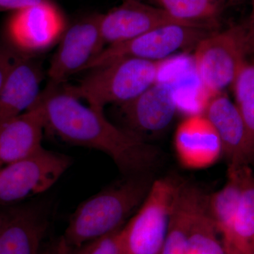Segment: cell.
I'll return each instance as SVG.
<instances>
[{
	"mask_svg": "<svg viewBox=\"0 0 254 254\" xmlns=\"http://www.w3.org/2000/svg\"><path fill=\"white\" fill-rule=\"evenodd\" d=\"M38 102L44 110L46 129L69 144L103 152L125 175L148 174L158 163L156 147L114 125L104 110L83 104L63 86L48 85Z\"/></svg>",
	"mask_w": 254,
	"mask_h": 254,
	"instance_id": "6da1fadb",
	"label": "cell"
},
{
	"mask_svg": "<svg viewBox=\"0 0 254 254\" xmlns=\"http://www.w3.org/2000/svg\"><path fill=\"white\" fill-rule=\"evenodd\" d=\"M154 180L148 174L131 175L78 205L63 237L71 248L119 231L140 208Z\"/></svg>",
	"mask_w": 254,
	"mask_h": 254,
	"instance_id": "7a4b0ae2",
	"label": "cell"
},
{
	"mask_svg": "<svg viewBox=\"0 0 254 254\" xmlns=\"http://www.w3.org/2000/svg\"><path fill=\"white\" fill-rule=\"evenodd\" d=\"M161 63L123 58L93 69L75 85L64 89L87 104L103 110L110 104L129 103L158 81Z\"/></svg>",
	"mask_w": 254,
	"mask_h": 254,
	"instance_id": "3957f363",
	"label": "cell"
},
{
	"mask_svg": "<svg viewBox=\"0 0 254 254\" xmlns=\"http://www.w3.org/2000/svg\"><path fill=\"white\" fill-rule=\"evenodd\" d=\"M182 181L154 180L143 203L119 232L124 254H160Z\"/></svg>",
	"mask_w": 254,
	"mask_h": 254,
	"instance_id": "277c9868",
	"label": "cell"
},
{
	"mask_svg": "<svg viewBox=\"0 0 254 254\" xmlns=\"http://www.w3.org/2000/svg\"><path fill=\"white\" fill-rule=\"evenodd\" d=\"M252 43L242 26L210 33L195 48L194 65L201 84L210 95L222 93L234 82L248 60Z\"/></svg>",
	"mask_w": 254,
	"mask_h": 254,
	"instance_id": "5b68a950",
	"label": "cell"
},
{
	"mask_svg": "<svg viewBox=\"0 0 254 254\" xmlns=\"http://www.w3.org/2000/svg\"><path fill=\"white\" fill-rule=\"evenodd\" d=\"M212 27L214 26L188 23L164 25L129 41L105 47L85 71L123 58L161 63L181 50L196 46L210 33Z\"/></svg>",
	"mask_w": 254,
	"mask_h": 254,
	"instance_id": "8992f818",
	"label": "cell"
},
{
	"mask_svg": "<svg viewBox=\"0 0 254 254\" xmlns=\"http://www.w3.org/2000/svg\"><path fill=\"white\" fill-rule=\"evenodd\" d=\"M72 164L70 157L42 148L0 168V204L8 205L50 190Z\"/></svg>",
	"mask_w": 254,
	"mask_h": 254,
	"instance_id": "52a82bcc",
	"label": "cell"
},
{
	"mask_svg": "<svg viewBox=\"0 0 254 254\" xmlns=\"http://www.w3.org/2000/svg\"><path fill=\"white\" fill-rule=\"evenodd\" d=\"M100 14L91 15L65 29L48 68V85L64 86L68 78L84 71L105 48Z\"/></svg>",
	"mask_w": 254,
	"mask_h": 254,
	"instance_id": "ba28073f",
	"label": "cell"
},
{
	"mask_svg": "<svg viewBox=\"0 0 254 254\" xmlns=\"http://www.w3.org/2000/svg\"><path fill=\"white\" fill-rule=\"evenodd\" d=\"M64 31L63 16L50 1L13 13L6 33L11 49L30 56L55 45Z\"/></svg>",
	"mask_w": 254,
	"mask_h": 254,
	"instance_id": "9c48e42d",
	"label": "cell"
},
{
	"mask_svg": "<svg viewBox=\"0 0 254 254\" xmlns=\"http://www.w3.org/2000/svg\"><path fill=\"white\" fill-rule=\"evenodd\" d=\"M100 29L105 46L129 41L155 28L179 21L160 7L150 6L141 0H125L106 14H100Z\"/></svg>",
	"mask_w": 254,
	"mask_h": 254,
	"instance_id": "30bf717a",
	"label": "cell"
},
{
	"mask_svg": "<svg viewBox=\"0 0 254 254\" xmlns=\"http://www.w3.org/2000/svg\"><path fill=\"white\" fill-rule=\"evenodd\" d=\"M120 107L129 127L128 129L143 138V135L158 134L166 130L179 109L173 85L158 81L135 99Z\"/></svg>",
	"mask_w": 254,
	"mask_h": 254,
	"instance_id": "8fae6325",
	"label": "cell"
},
{
	"mask_svg": "<svg viewBox=\"0 0 254 254\" xmlns=\"http://www.w3.org/2000/svg\"><path fill=\"white\" fill-rule=\"evenodd\" d=\"M174 143L179 162L190 170L208 168L223 155L220 137L204 114L188 115L182 120Z\"/></svg>",
	"mask_w": 254,
	"mask_h": 254,
	"instance_id": "7c38bea8",
	"label": "cell"
},
{
	"mask_svg": "<svg viewBox=\"0 0 254 254\" xmlns=\"http://www.w3.org/2000/svg\"><path fill=\"white\" fill-rule=\"evenodd\" d=\"M203 114L216 130L229 165H250L254 160L247 128L236 105L224 92L212 95Z\"/></svg>",
	"mask_w": 254,
	"mask_h": 254,
	"instance_id": "4fadbf2b",
	"label": "cell"
},
{
	"mask_svg": "<svg viewBox=\"0 0 254 254\" xmlns=\"http://www.w3.org/2000/svg\"><path fill=\"white\" fill-rule=\"evenodd\" d=\"M43 78L38 63L29 56H18L0 89V127L36 104Z\"/></svg>",
	"mask_w": 254,
	"mask_h": 254,
	"instance_id": "5bb4252c",
	"label": "cell"
},
{
	"mask_svg": "<svg viewBox=\"0 0 254 254\" xmlns=\"http://www.w3.org/2000/svg\"><path fill=\"white\" fill-rule=\"evenodd\" d=\"M2 215L0 254H41L48 227L45 214L36 207L21 205Z\"/></svg>",
	"mask_w": 254,
	"mask_h": 254,
	"instance_id": "9a60e30c",
	"label": "cell"
},
{
	"mask_svg": "<svg viewBox=\"0 0 254 254\" xmlns=\"http://www.w3.org/2000/svg\"><path fill=\"white\" fill-rule=\"evenodd\" d=\"M46 117L42 105L36 104L0 127V164L21 160L43 148Z\"/></svg>",
	"mask_w": 254,
	"mask_h": 254,
	"instance_id": "2e32d148",
	"label": "cell"
},
{
	"mask_svg": "<svg viewBox=\"0 0 254 254\" xmlns=\"http://www.w3.org/2000/svg\"><path fill=\"white\" fill-rule=\"evenodd\" d=\"M205 193L198 187L182 181L170 228L160 254H185L189 233L195 215L204 203Z\"/></svg>",
	"mask_w": 254,
	"mask_h": 254,
	"instance_id": "e0dca14e",
	"label": "cell"
},
{
	"mask_svg": "<svg viewBox=\"0 0 254 254\" xmlns=\"http://www.w3.org/2000/svg\"><path fill=\"white\" fill-rule=\"evenodd\" d=\"M221 241L226 254H254V173L244 170L240 203L235 218Z\"/></svg>",
	"mask_w": 254,
	"mask_h": 254,
	"instance_id": "ac0fdd59",
	"label": "cell"
},
{
	"mask_svg": "<svg viewBox=\"0 0 254 254\" xmlns=\"http://www.w3.org/2000/svg\"><path fill=\"white\" fill-rule=\"evenodd\" d=\"M170 16L183 22L215 26L223 0H154Z\"/></svg>",
	"mask_w": 254,
	"mask_h": 254,
	"instance_id": "d6986e66",
	"label": "cell"
},
{
	"mask_svg": "<svg viewBox=\"0 0 254 254\" xmlns=\"http://www.w3.org/2000/svg\"><path fill=\"white\" fill-rule=\"evenodd\" d=\"M232 87L235 103L245 124L254 160V60L245 63Z\"/></svg>",
	"mask_w": 254,
	"mask_h": 254,
	"instance_id": "ffe728a7",
	"label": "cell"
},
{
	"mask_svg": "<svg viewBox=\"0 0 254 254\" xmlns=\"http://www.w3.org/2000/svg\"><path fill=\"white\" fill-rule=\"evenodd\" d=\"M120 230L92 241L79 248H73V254H124L119 236Z\"/></svg>",
	"mask_w": 254,
	"mask_h": 254,
	"instance_id": "44dd1931",
	"label": "cell"
},
{
	"mask_svg": "<svg viewBox=\"0 0 254 254\" xmlns=\"http://www.w3.org/2000/svg\"><path fill=\"white\" fill-rule=\"evenodd\" d=\"M19 55L12 49H0V89Z\"/></svg>",
	"mask_w": 254,
	"mask_h": 254,
	"instance_id": "7402d4cb",
	"label": "cell"
},
{
	"mask_svg": "<svg viewBox=\"0 0 254 254\" xmlns=\"http://www.w3.org/2000/svg\"><path fill=\"white\" fill-rule=\"evenodd\" d=\"M48 1L50 0H0V12L9 11L16 12Z\"/></svg>",
	"mask_w": 254,
	"mask_h": 254,
	"instance_id": "603a6c76",
	"label": "cell"
},
{
	"mask_svg": "<svg viewBox=\"0 0 254 254\" xmlns=\"http://www.w3.org/2000/svg\"><path fill=\"white\" fill-rule=\"evenodd\" d=\"M71 247L66 244L63 237L48 247H43L41 254H69Z\"/></svg>",
	"mask_w": 254,
	"mask_h": 254,
	"instance_id": "cb8c5ba5",
	"label": "cell"
},
{
	"mask_svg": "<svg viewBox=\"0 0 254 254\" xmlns=\"http://www.w3.org/2000/svg\"><path fill=\"white\" fill-rule=\"evenodd\" d=\"M251 38L254 46V0H253V14H252V28L250 32Z\"/></svg>",
	"mask_w": 254,
	"mask_h": 254,
	"instance_id": "d4e9b609",
	"label": "cell"
},
{
	"mask_svg": "<svg viewBox=\"0 0 254 254\" xmlns=\"http://www.w3.org/2000/svg\"><path fill=\"white\" fill-rule=\"evenodd\" d=\"M2 222H3L2 213H0V230H1V225H2Z\"/></svg>",
	"mask_w": 254,
	"mask_h": 254,
	"instance_id": "484cf974",
	"label": "cell"
},
{
	"mask_svg": "<svg viewBox=\"0 0 254 254\" xmlns=\"http://www.w3.org/2000/svg\"><path fill=\"white\" fill-rule=\"evenodd\" d=\"M69 254H73V248H71V250H70Z\"/></svg>",
	"mask_w": 254,
	"mask_h": 254,
	"instance_id": "4316f807",
	"label": "cell"
},
{
	"mask_svg": "<svg viewBox=\"0 0 254 254\" xmlns=\"http://www.w3.org/2000/svg\"><path fill=\"white\" fill-rule=\"evenodd\" d=\"M1 166H2V165H1V164H0V168H1Z\"/></svg>",
	"mask_w": 254,
	"mask_h": 254,
	"instance_id": "83f0119b",
	"label": "cell"
},
{
	"mask_svg": "<svg viewBox=\"0 0 254 254\" xmlns=\"http://www.w3.org/2000/svg\"><path fill=\"white\" fill-rule=\"evenodd\" d=\"M224 1V0H223ZM229 1H234V0H229Z\"/></svg>",
	"mask_w": 254,
	"mask_h": 254,
	"instance_id": "f1b7e54d",
	"label": "cell"
}]
</instances>
